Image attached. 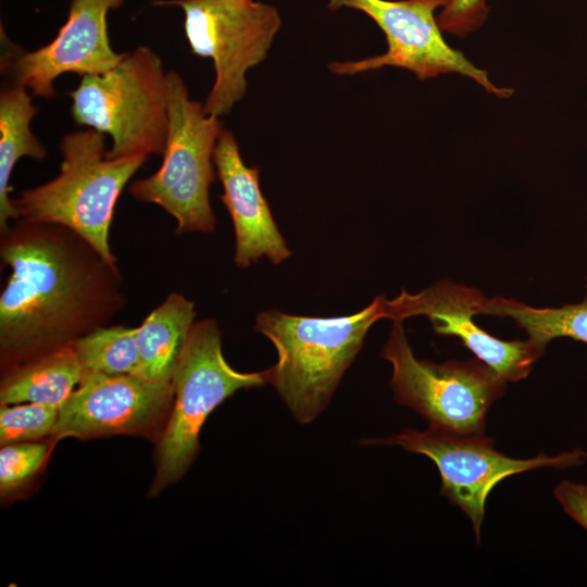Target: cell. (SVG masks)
Masks as SVG:
<instances>
[{
  "label": "cell",
  "mask_w": 587,
  "mask_h": 587,
  "mask_svg": "<svg viewBox=\"0 0 587 587\" xmlns=\"http://www.w3.org/2000/svg\"><path fill=\"white\" fill-rule=\"evenodd\" d=\"M196 315L191 300L171 292L145 317L136 327L137 375L154 382H171Z\"/></svg>",
  "instance_id": "cell-15"
},
{
  "label": "cell",
  "mask_w": 587,
  "mask_h": 587,
  "mask_svg": "<svg viewBox=\"0 0 587 587\" xmlns=\"http://www.w3.org/2000/svg\"><path fill=\"white\" fill-rule=\"evenodd\" d=\"M60 150V173L12 199L17 220L65 226L105 260L117 263L110 246L114 209L122 190L149 157L109 159L104 134L91 128L64 135Z\"/></svg>",
  "instance_id": "cell-3"
},
{
  "label": "cell",
  "mask_w": 587,
  "mask_h": 587,
  "mask_svg": "<svg viewBox=\"0 0 587 587\" xmlns=\"http://www.w3.org/2000/svg\"><path fill=\"white\" fill-rule=\"evenodd\" d=\"M484 298L474 287L440 280L416 294L402 290L392 300H387V319L403 321L423 315L436 333L460 338L476 359L507 383L519 382L530 373L546 350L528 338L505 341L477 326L473 316L478 315Z\"/></svg>",
  "instance_id": "cell-13"
},
{
  "label": "cell",
  "mask_w": 587,
  "mask_h": 587,
  "mask_svg": "<svg viewBox=\"0 0 587 587\" xmlns=\"http://www.w3.org/2000/svg\"><path fill=\"white\" fill-rule=\"evenodd\" d=\"M488 12L486 0H450L437 16V22L441 30L463 37L477 29Z\"/></svg>",
  "instance_id": "cell-22"
},
{
  "label": "cell",
  "mask_w": 587,
  "mask_h": 587,
  "mask_svg": "<svg viewBox=\"0 0 587 587\" xmlns=\"http://www.w3.org/2000/svg\"><path fill=\"white\" fill-rule=\"evenodd\" d=\"M554 496L564 512L587 532V486L562 480L554 488Z\"/></svg>",
  "instance_id": "cell-23"
},
{
  "label": "cell",
  "mask_w": 587,
  "mask_h": 587,
  "mask_svg": "<svg viewBox=\"0 0 587 587\" xmlns=\"http://www.w3.org/2000/svg\"><path fill=\"white\" fill-rule=\"evenodd\" d=\"M60 407L43 403L3 404L0 408V445L52 437Z\"/></svg>",
  "instance_id": "cell-21"
},
{
  "label": "cell",
  "mask_w": 587,
  "mask_h": 587,
  "mask_svg": "<svg viewBox=\"0 0 587 587\" xmlns=\"http://www.w3.org/2000/svg\"><path fill=\"white\" fill-rule=\"evenodd\" d=\"M58 440L53 437L2 445L0 449V498L2 503L20 498L45 470Z\"/></svg>",
  "instance_id": "cell-20"
},
{
  "label": "cell",
  "mask_w": 587,
  "mask_h": 587,
  "mask_svg": "<svg viewBox=\"0 0 587 587\" xmlns=\"http://www.w3.org/2000/svg\"><path fill=\"white\" fill-rule=\"evenodd\" d=\"M449 1L328 0L329 10L351 8L369 15L384 32L387 41V51L380 55L332 62L328 70L337 75H355L395 66L413 72L421 80L457 73L474 79L499 98L510 97L511 88L495 86L487 72L474 66L462 52L445 41L435 11Z\"/></svg>",
  "instance_id": "cell-10"
},
{
  "label": "cell",
  "mask_w": 587,
  "mask_h": 587,
  "mask_svg": "<svg viewBox=\"0 0 587 587\" xmlns=\"http://www.w3.org/2000/svg\"><path fill=\"white\" fill-rule=\"evenodd\" d=\"M153 4L183 10L191 51L213 62L215 77L204 110L218 117L227 114L246 92L247 72L266 58L280 28L276 8L254 0H157Z\"/></svg>",
  "instance_id": "cell-8"
},
{
  "label": "cell",
  "mask_w": 587,
  "mask_h": 587,
  "mask_svg": "<svg viewBox=\"0 0 587 587\" xmlns=\"http://www.w3.org/2000/svg\"><path fill=\"white\" fill-rule=\"evenodd\" d=\"M84 371L110 375L137 374L136 327H99L72 344Z\"/></svg>",
  "instance_id": "cell-19"
},
{
  "label": "cell",
  "mask_w": 587,
  "mask_h": 587,
  "mask_svg": "<svg viewBox=\"0 0 587 587\" xmlns=\"http://www.w3.org/2000/svg\"><path fill=\"white\" fill-rule=\"evenodd\" d=\"M167 134L163 161L152 175L137 179L129 193L138 201L162 208L176 221V233L215 229L209 189L217 177L214 150L225 129L218 116L208 114L190 98L176 72L166 73Z\"/></svg>",
  "instance_id": "cell-4"
},
{
  "label": "cell",
  "mask_w": 587,
  "mask_h": 587,
  "mask_svg": "<svg viewBox=\"0 0 587 587\" xmlns=\"http://www.w3.org/2000/svg\"><path fill=\"white\" fill-rule=\"evenodd\" d=\"M84 372L72 345L53 350L2 373L0 403L61 407L80 383Z\"/></svg>",
  "instance_id": "cell-16"
},
{
  "label": "cell",
  "mask_w": 587,
  "mask_h": 587,
  "mask_svg": "<svg viewBox=\"0 0 587 587\" xmlns=\"http://www.w3.org/2000/svg\"><path fill=\"white\" fill-rule=\"evenodd\" d=\"M386 301L377 296L358 313L334 317L290 315L278 310L257 315L255 329L277 351V362L268 369V383L299 423L312 422L326 409L369 329L387 317Z\"/></svg>",
  "instance_id": "cell-2"
},
{
  "label": "cell",
  "mask_w": 587,
  "mask_h": 587,
  "mask_svg": "<svg viewBox=\"0 0 587 587\" xmlns=\"http://www.w3.org/2000/svg\"><path fill=\"white\" fill-rule=\"evenodd\" d=\"M213 161L223 187L220 199L234 225L236 265L247 268L263 257L274 264L287 260L291 251L261 191L260 170L243 162L232 132H222Z\"/></svg>",
  "instance_id": "cell-14"
},
{
  "label": "cell",
  "mask_w": 587,
  "mask_h": 587,
  "mask_svg": "<svg viewBox=\"0 0 587 587\" xmlns=\"http://www.w3.org/2000/svg\"><path fill=\"white\" fill-rule=\"evenodd\" d=\"M172 382L137 374L110 375L85 371L59 409L52 437L88 440L115 435L139 436L154 444L173 405Z\"/></svg>",
  "instance_id": "cell-11"
},
{
  "label": "cell",
  "mask_w": 587,
  "mask_h": 587,
  "mask_svg": "<svg viewBox=\"0 0 587 587\" xmlns=\"http://www.w3.org/2000/svg\"><path fill=\"white\" fill-rule=\"evenodd\" d=\"M77 125L107 134V158L159 155L167 134L166 73L148 47L126 52L111 70L80 77L68 92Z\"/></svg>",
  "instance_id": "cell-6"
},
{
  "label": "cell",
  "mask_w": 587,
  "mask_h": 587,
  "mask_svg": "<svg viewBox=\"0 0 587 587\" xmlns=\"http://www.w3.org/2000/svg\"><path fill=\"white\" fill-rule=\"evenodd\" d=\"M1 373L110 324L126 303L117 263L74 230L15 220L0 232Z\"/></svg>",
  "instance_id": "cell-1"
},
{
  "label": "cell",
  "mask_w": 587,
  "mask_h": 587,
  "mask_svg": "<svg viewBox=\"0 0 587 587\" xmlns=\"http://www.w3.org/2000/svg\"><path fill=\"white\" fill-rule=\"evenodd\" d=\"M363 444L399 446L428 457L439 471L441 494L470 519L477 541L486 500L499 482L542 467L578 466L587 459V452L579 448L558 455L540 452L530 459H514L496 450L492 439L484 433L463 435L432 426L426 430L408 428L399 435L367 439Z\"/></svg>",
  "instance_id": "cell-9"
},
{
  "label": "cell",
  "mask_w": 587,
  "mask_h": 587,
  "mask_svg": "<svg viewBox=\"0 0 587 587\" xmlns=\"http://www.w3.org/2000/svg\"><path fill=\"white\" fill-rule=\"evenodd\" d=\"M125 0H71L66 22L48 45L22 51L2 38L5 49L1 72L8 80L32 95L53 98L54 80L66 73L82 76L104 73L117 65L125 53L116 52L108 34L107 16Z\"/></svg>",
  "instance_id": "cell-12"
},
{
  "label": "cell",
  "mask_w": 587,
  "mask_h": 587,
  "mask_svg": "<svg viewBox=\"0 0 587 587\" xmlns=\"http://www.w3.org/2000/svg\"><path fill=\"white\" fill-rule=\"evenodd\" d=\"M403 321H392L382 357L392 367L396 402L417 412L429 426L470 435L485 430L486 414L507 382L478 359L435 363L417 359Z\"/></svg>",
  "instance_id": "cell-7"
},
{
  "label": "cell",
  "mask_w": 587,
  "mask_h": 587,
  "mask_svg": "<svg viewBox=\"0 0 587 587\" xmlns=\"http://www.w3.org/2000/svg\"><path fill=\"white\" fill-rule=\"evenodd\" d=\"M174 400L167 423L155 442V473L148 496L178 482L195 461L208 416L240 389L268 383V370L245 373L224 358L215 320L192 324L172 376Z\"/></svg>",
  "instance_id": "cell-5"
},
{
  "label": "cell",
  "mask_w": 587,
  "mask_h": 587,
  "mask_svg": "<svg viewBox=\"0 0 587 587\" xmlns=\"http://www.w3.org/2000/svg\"><path fill=\"white\" fill-rule=\"evenodd\" d=\"M39 109L33 104L30 92L7 80L0 92V232L17 220L10 198V178L21 158L42 160L47 150L34 135L30 123Z\"/></svg>",
  "instance_id": "cell-17"
},
{
  "label": "cell",
  "mask_w": 587,
  "mask_h": 587,
  "mask_svg": "<svg viewBox=\"0 0 587 587\" xmlns=\"http://www.w3.org/2000/svg\"><path fill=\"white\" fill-rule=\"evenodd\" d=\"M478 315L512 319L544 350L551 340L562 337L587 344V295L578 303L559 308H535L515 299L485 297Z\"/></svg>",
  "instance_id": "cell-18"
},
{
  "label": "cell",
  "mask_w": 587,
  "mask_h": 587,
  "mask_svg": "<svg viewBox=\"0 0 587 587\" xmlns=\"http://www.w3.org/2000/svg\"><path fill=\"white\" fill-rule=\"evenodd\" d=\"M586 289H587V277H586Z\"/></svg>",
  "instance_id": "cell-24"
}]
</instances>
